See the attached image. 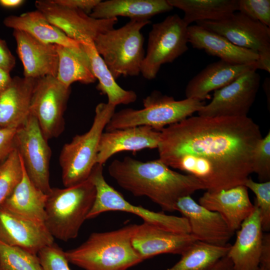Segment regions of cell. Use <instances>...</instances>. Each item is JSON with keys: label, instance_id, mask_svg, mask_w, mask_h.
I'll list each match as a JSON object with an SVG mask.
<instances>
[{"label": "cell", "instance_id": "cell-1", "mask_svg": "<svg viewBox=\"0 0 270 270\" xmlns=\"http://www.w3.org/2000/svg\"><path fill=\"white\" fill-rule=\"evenodd\" d=\"M262 138L248 116H190L160 131L158 159L194 176L204 190L220 191L244 184Z\"/></svg>", "mask_w": 270, "mask_h": 270}, {"label": "cell", "instance_id": "cell-2", "mask_svg": "<svg viewBox=\"0 0 270 270\" xmlns=\"http://www.w3.org/2000/svg\"><path fill=\"white\" fill-rule=\"evenodd\" d=\"M108 172L122 188L134 196L148 197L164 211H176L180 198L204 190L196 178L174 171L159 159L142 162L126 156L114 160Z\"/></svg>", "mask_w": 270, "mask_h": 270}, {"label": "cell", "instance_id": "cell-3", "mask_svg": "<svg viewBox=\"0 0 270 270\" xmlns=\"http://www.w3.org/2000/svg\"><path fill=\"white\" fill-rule=\"evenodd\" d=\"M136 226L93 232L80 246L65 252L66 258L84 270H127L143 261L132 243Z\"/></svg>", "mask_w": 270, "mask_h": 270}, {"label": "cell", "instance_id": "cell-4", "mask_svg": "<svg viewBox=\"0 0 270 270\" xmlns=\"http://www.w3.org/2000/svg\"><path fill=\"white\" fill-rule=\"evenodd\" d=\"M46 194L44 224L50 234L64 242L76 238L96 198L90 178L64 188H52Z\"/></svg>", "mask_w": 270, "mask_h": 270}, {"label": "cell", "instance_id": "cell-5", "mask_svg": "<svg viewBox=\"0 0 270 270\" xmlns=\"http://www.w3.org/2000/svg\"><path fill=\"white\" fill-rule=\"evenodd\" d=\"M206 104L204 101L191 98L177 100L155 90L143 100L142 109L126 108L114 112L105 130L147 126L160 131L198 112Z\"/></svg>", "mask_w": 270, "mask_h": 270}, {"label": "cell", "instance_id": "cell-6", "mask_svg": "<svg viewBox=\"0 0 270 270\" xmlns=\"http://www.w3.org/2000/svg\"><path fill=\"white\" fill-rule=\"evenodd\" d=\"M150 20H130L122 27L99 34L95 48L115 80L140 73L145 54L141 30Z\"/></svg>", "mask_w": 270, "mask_h": 270}, {"label": "cell", "instance_id": "cell-7", "mask_svg": "<svg viewBox=\"0 0 270 270\" xmlns=\"http://www.w3.org/2000/svg\"><path fill=\"white\" fill-rule=\"evenodd\" d=\"M115 106L100 102L96 107L91 127L86 132L74 136L63 146L59 161L62 183L73 186L86 180L96 164L98 147L102 134L115 112Z\"/></svg>", "mask_w": 270, "mask_h": 270}, {"label": "cell", "instance_id": "cell-8", "mask_svg": "<svg viewBox=\"0 0 270 270\" xmlns=\"http://www.w3.org/2000/svg\"><path fill=\"white\" fill-rule=\"evenodd\" d=\"M90 178L96 189V198L86 220L111 211H119L134 214L140 218L144 222L158 228L182 234H190L188 220L183 216L168 215L163 212L150 210L142 206H135L124 196L106 180L103 165L96 164Z\"/></svg>", "mask_w": 270, "mask_h": 270}, {"label": "cell", "instance_id": "cell-9", "mask_svg": "<svg viewBox=\"0 0 270 270\" xmlns=\"http://www.w3.org/2000/svg\"><path fill=\"white\" fill-rule=\"evenodd\" d=\"M188 26L177 14L152 25L140 70L145 78L154 79L162 64L173 62L188 50Z\"/></svg>", "mask_w": 270, "mask_h": 270}, {"label": "cell", "instance_id": "cell-10", "mask_svg": "<svg viewBox=\"0 0 270 270\" xmlns=\"http://www.w3.org/2000/svg\"><path fill=\"white\" fill-rule=\"evenodd\" d=\"M48 140L36 118L30 112L16 129L14 140V148L19 154L28 176L46 194L52 188L50 184L52 152Z\"/></svg>", "mask_w": 270, "mask_h": 270}, {"label": "cell", "instance_id": "cell-11", "mask_svg": "<svg viewBox=\"0 0 270 270\" xmlns=\"http://www.w3.org/2000/svg\"><path fill=\"white\" fill-rule=\"evenodd\" d=\"M70 93V87L56 77L37 78L33 91L30 112L36 118L41 130L48 140L58 136L64 128V112Z\"/></svg>", "mask_w": 270, "mask_h": 270}, {"label": "cell", "instance_id": "cell-12", "mask_svg": "<svg viewBox=\"0 0 270 270\" xmlns=\"http://www.w3.org/2000/svg\"><path fill=\"white\" fill-rule=\"evenodd\" d=\"M256 70L247 72L227 86L214 91L212 98L198 112L202 116H246L260 87Z\"/></svg>", "mask_w": 270, "mask_h": 270}, {"label": "cell", "instance_id": "cell-13", "mask_svg": "<svg viewBox=\"0 0 270 270\" xmlns=\"http://www.w3.org/2000/svg\"><path fill=\"white\" fill-rule=\"evenodd\" d=\"M35 6L50 22L80 42L88 39L94 40L99 34L114 28L118 21L117 18H94L82 10L58 5L52 0H36Z\"/></svg>", "mask_w": 270, "mask_h": 270}, {"label": "cell", "instance_id": "cell-14", "mask_svg": "<svg viewBox=\"0 0 270 270\" xmlns=\"http://www.w3.org/2000/svg\"><path fill=\"white\" fill-rule=\"evenodd\" d=\"M196 23L223 36L239 47L258 53L270 50V27L239 12L222 20H200Z\"/></svg>", "mask_w": 270, "mask_h": 270}, {"label": "cell", "instance_id": "cell-15", "mask_svg": "<svg viewBox=\"0 0 270 270\" xmlns=\"http://www.w3.org/2000/svg\"><path fill=\"white\" fill-rule=\"evenodd\" d=\"M176 211L188 221L190 234L198 240L224 246L234 234L222 216L196 202L190 196L180 198L176 204Z\"/></svg>", "mask_w": 270, "mask_h": 270}, {"label": "cell", "instance_id": "cell-16", "mask_svg": "<svg viewBox=\"0 0 270 270\" xmlns=\"http://www.w3.org/2000/svg\"><path fill=\"white\" fill-rule=\"evenodd\" d=\"M0 240L38 254L54 242V238L44 223L28 220L0 206Z\"/></svg>", "mask_w": 270, "mask_h": 270}, {"label": "cell", "instance_id": "cell-17", "mask_svg": "<svg viewBox=\"0 0 270 270\" xmlns=\"http://www.w3.org/2000/svg\"><path fill=\"white\" fill-rule=\"evenodd\" d=\"M198 240L190 234L164 230L143 222L137 224L132 245L144 260L162 254L182 255Z\"/></svg>", "mask_w": 270, "mask_h": 270}, {"label": "cell", "instance_id": "cell-18", "mask_svg": "<svg viewBox=\"0 0 270 270\" xmlns=\"http://www.w3.org/2000/svg\"><path fill=\"white\" fill-rule=\"evenodd\" d=\"M16 52L24 67V77H56L58 56L56 45L44 43L28 33L14 30Z\"/></svg>", "mask_w": 270, "mask_h": 270}, {"label": "cell", "instance_id": "cell-19", "mask_svg": "<svg viewBox=\"0 0 270 270\" xmlns=\"http://www.w3.org/2000/svg\"><path fill=\"white\" fill-rule=\"evenodd\" d=\"M160 140V131L147 126L106 131L100 138L96 164L104 165L110 157L122 152L157 148Z\"/></svg>", "mask_w": 270, "mask_h": 270}, {"label": "cell", "instance_id": "cell-20", "mask_svg": "<svg viewBox=\"0 0 270 270\" xmlns=\"http://www.w3.org/2000/svg\"><path fill=\"white\" fill-rule=\"evenodd\" d=\"M263 230L258 209H254L237 230L233 245L226 256L234 270H258L262 245Z\"/></svg>", "mask_w": 270, "mask_h": 270}, {"label": "cell", "instance_id": "cell-21", "mask_svg": "<svg viewBox=\"0 0 270 270\" xmlns=\"http://www.w3.org/2000/svg\"><path fill=\"white\" fill-rule=\"evenodd\" d=\"M198 204L218 213L234 232L240 228L254 209L248 188L244 185L216 192L206 190L199 198Z\"/></svg>", "mask_w": 270, "mask_h": 270}, {"label": "cell", "instance_id": "cell-22", "mask_svg": "<svg viewBox=\"0 0 270 270\" xmlns=\"http://www.w3.org/2000/svg\"><path fill=\"white\" fill-rule=\"evenodd\" d=\"M252 70H256V62L236 64L220 60L211 63L188 82L185 90L186 98L204 101L210 98L211 92L227 86Z\"/></svg>", "mask_w": 270, "mask_h": 270}, {"label": "cell", "instance_id": "cell-23", "mask_svg": "<svg viewBox=\"0 0 270 270\" xmlns=\"http://www.w3.org/2000/svg\"><path fill=\"white\" fill-rule=\"evenodd\" d=\"M36 80L14 76L0 92V128H18L26 120Z\"/></svg>", "mask_w": 270, "mask_h": 270}, {"label": "cell", "instance_id": "cell-24", "mask_svg": "<svg viewBox=\"0 0 270 270\" xmlns=\"http://www.w3.org/2000/svg\"><path fill=\"white\" fill-rule=\"evenodd\" d=\"M188 32V42L193 48L204 50L221 60L246 64L258 59L257 52L236 46L223 36L197 24L189 26Z\"/></svg>", "mask_w": 270, "mask_h": 270}, {"label": "cell", "instance_id": "cell-25", "mask_svg": "<svg viewBox=\"0 0 270 270\" xmlns=\"http://www.w3.org/2000/svg\"><path fill=\"white\" fill-rule=\"evenodd\" d=\"M22 164L20 182L0 206L24 218L44 223L47 194L32 182Z\"/></svg>", "mask_w": 270, "mask_h": 270}, {"label": "cell", "instance_id": "cell-26", "mask_svg": "<svg viewBox=\"0 0 270 270\" xmlns=\"http://www.w3.org/2000/svg\"><path fill=\"white\" fill-rule=\"evenodd\" d=\"M3 23L8 28L26 32L45 44L68 48H78L81 46L80 42L68 37L50 22L38 10L18 16H8L4 19Z\"/></svg>", "mask_w": 270, "mask_h": 270}, {"label": "cell", "instance_id": "cell-27", "mask_svg": "<svg viewBox=\"0 0 270 270\" xmlns=\"http://www.w3.org/2000/svg\"><path fill=\"white\" fill-rule=\"evenodd\" d=\"M168 0H108L100 1L90 16L106 20L126 16L130 20H150L158 14L173 9Z\"/></svg>", "mask_w": 270, "mask_h": 270}, {"label": "cell", "instance_id": "cell-28", "mask_svg": "<svg viewBox=\"0 0 270 270\" xmlns=\"http://www.w3.org/2000/svg\"><path fill=\"white\" fill-rule=\"evenodd\" d=\"M90 60L92 72L98 83V90L108 97V104L116 106L118 104H128L134 102L136 93L132 90L122 88L116 82L101 56L97 52L92 40L80 42Z\"/></svg>", "mask_w": 270, "mask_h": 270}, {"label": "cell", "instance_id": "cell-29", "mask_svg": "<svg viewBox=\"0 0 270 270\" xmlns=\"http://www.w3.org/2000/svg\"><path fill=\"white\" fill-rule=\"evenodd\" d=\"M58 56L56 78L70 88L75 82L84 84L94 83L95 78L90 59L82 44L80 48H68L56 45Z\"/></svg>", "mask_w": 270, "mask_h": 270}, {"label": "cell", "instance_id": "cell-30", "mask_svg": "<svg viewBox=\"0 0 270 270\" xmlns=\"http://www.w3.org/2000/svg\"><path fill=\"white\" fill-rule=\"evenodd\" d=\"M170 5L184 12L188 26L200 20H220L238 9V0H168Z\"/></svg>", "mask_w": 270, "mask_h": 270}, {"label": "cell", "instance_id": "cell-31", "mask_svg": "<svg viewBox=\"0 0 270 270\" xmlns=\"http://www.w3.org/2000/svg\"><path fill=\"white\" fill-rule=\"evenodd\" d=\"M230 244L215 246L196 240L181 256L180 260L166 270H210L226 256Z\"/></svg>", "mask_w": 270, "mask_h": 270}, {"label": "cell", "instance_id": "cell-32", "mask_svg": "<svg viewBox=\"0 0 270 270\" xmlns=\"http://www.w3.org/2000/svg\"><path fill=\"white\" fill-rule=\"evenodd\" d=\"M0 270H43L38 254L0 240Z\"/></svg>", "mask_w": 270, "mask_h": 270}, {"label": "cell", "instance_id": "cell-33", "mask_svg": "<svg viewBox=\"0 0 270 270\" xmlns=\"http://www.w3.org/2000/svg\"><path fill=\"white\" fill-rule=\"evenodd\" d=\"M22 176V164L18 152L14 149L0 163V206L12 194Z\"/></svg>", "mask_w": 270, "mask_h": 270}, {"label": "cell", "instance_id": "cell-34", "mask_svg": "<svg viewBox=\"0 0 270 270\" xmlns=\"http://www.w3.org/2000/svg\"><path fill=\"white\" fill-rule=\"evenodd\" d=\"M256 196L254 205L259 210L263 232L270 230V180L257 182L248 178L244 184Z\"/></svg>", "mask_w": 270, "mask_h": 270}, {"label": "cell", "instance_id": "cell-35", "mask_svg": "<svg viewBox=\"0 0 270 270\" xmlns=\"http://www.w3.org/2000/svg\"><path fill=\"white\" fill-rule=\"evenodd\" d=\"M252 172L260 182L270 180V132L256 145L252 156Z\"/></svg>", "mask_w": 270, "mask_h": 270}, {"label": "cell", "instance_id": "cell-36", "mask_svg": "<svg viewBox=\"0 0 270 270\" xmlns=\"http://www.w3.org/2000/svg\"><path fill=\"white\" fill-rule=\"evenodd\" d=\"M43 270H70L65 252L54 242L38 254Z\"/></svg>", "mask_w": 270, "mask_h": 270}, {"label": "cell", "instance_id": "cell-37", "mask_svg": "<svg viewBox=\"0 0 270 270\" xmlns=\"http://www.w3.org/2000/svg\"><path fill=\"white\" fill-rule=\"evenodd\" d=\"M238 11L270 28V0H238Z\"/></svg>", "mask_w": 270, "mask_h": 270}, {"label": "cell", "instance_id": "cell-38", "mask_svg": "<svg viewBox=\"0 0 270 270\" xmlns=\"http://www.w3.org/2000/svg\"><path fill=\"white\" fill-rule=\"evenodd\" d=\"M16 128H0V163L14 149Z\"/></svg>", "mask_w": 270, "mask_h": 270}, {"label": "cell", "instance_id": "cell-39", "mask_svg": "<svg viewBox=\"0 0 270 270\" xmlns=\"http://www.w3.org/2000/svg\"><path fill=\"white\" fill-rule=\"evenodd\" d=\"M54 4L64 7L82 10L90 15L100 0H52Z\"/></svg>", "mask_w": 270, "mask_h": 270}, {"label": "cell", "instance_id": "cell-40", "mask_svg": "<svg viewBox=\"0 0 270 270\" xmlns=\"http://www.w3.org/2000/svg\"><path fill=\"white\" fill-rule=\"evenodd\" d=\"M16 64V59L4 40L0 38V67L10 72Z\"/></svg>", "mask_w": 270, "mask_h": 270}, {"label": "cell", "instance_id": "cell-41", "mask_svg": "<svg viewBox=\"0 0 270 270\" xmlns=\"http://www.w3.org/2000/svg\"><path fill=\"white\" fill-rule=\"evenodd\" d=\"M260 266L270 268V234H263Z\"/></svg>", "mask_w": 270, "mask_h": 270}, {"label": "cell", "instance_id": "cell-42", "mask_svg": "<svg viewBox=\"0 0 270 270\" xmlns=\"http://www.w3.org/2000/svg\"><path fill=\"white\" fill-rule=\"evenodd\" d=\"M256 62V70L260 69L270 72V50L260 52Z\"/></svg>", "mask_w": 270, "mask_h": 270}, {"label": "cell", "instance_id": "cell-43", "mask_svg": "<svg viewBox=\"0 0 270 270\" xmlns=\"http://www.w3.org/2000/svg\"><path fill=\"white\" fill-rule=\"evenodd\" d=\"M210 270H234L230 259L226 256L220 259Z\"/></svg>", "mask_w": 270, "mask_h": 270}, {"label": "cell", "instance_id": "cell-44", "mask_svg": "<svg viewBox=\"0 0 270 270\" xmlns=\"http://www.w3.org/2000/svg\"><path fill=\"white\" fill-rule=\"evenodd\" d=\"M12 79L10 72L0 67V92L9 86Z\"/></svg>", "mask_w": 270, "mask_h": 270}, {"label": "cell", "instance_id": "cell-45", "mask_svg": "<svg viewBox=\"0 0 270 270\" xmlns=\"http://www.w3.org/2000/svg\"><path fill=\"white\" fill-rule=\"evenodd\" d=\"M23 0H0V6L7 8H14L21 6L24 2Z\"/></svg>", "mask_w": 270, "mask_h": 270}, {"label": "cell", "instance_id": "cell-46", "mask_svg": "<svg viewBox=\"0 0 270 270\" xmlns=\"http://www.w3.org/2000/svg\"><path fill=\"white\" fill-rule=\"evenodd\" d=\"M258 270H270V268L260 266Z\"/></svg>", "mask_w": 270, "mask_h": 270}]
</instances>
